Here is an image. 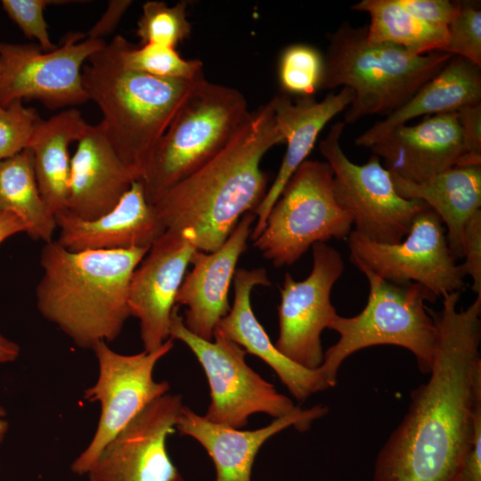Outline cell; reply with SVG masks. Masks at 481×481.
<instances>
[{"label": "cell", "instance_id": "19", "mask_svg": "<svg viewBox=\"0 0 481 481\" xmlns=\"http://www.w3.org/2000/svg\"><path fill=\"white\" fill-rule=\"evenodd\" d=\"M328 407L317 404L273 420L255 430H240L211 422L205 416L183 406L176 422L182 435L198 441L207 451L216 468L214 481H251L252 467L262 445L289 427L307 430L312 423L328 413Z\"/></svg>", "mask_w": 481, "mask_h": 481}, {"label": "cell", "instance_id": "31", "mask_svg": "<svg viewBox=\"0 0 481 481\" xmlns=\"http://www.w3.org/2000/svg\"><path fill=\"white\" fill-rule=\"evenodd\" d=\"M187 5V1H180L173 6L162 1L145 2L136 29L140 45L156 44L175 48L186 39L192 31Z\"/></svg>", "mask_w": 481, "mask_h": 481}, {"label": "cell", "instance_id": "5", "mask_svg": "<svg viewBox=\"0 0 481 481\" xmlns=\"http://www.w3.org/2000/svg\"><path fill=\"white\" fill-rule=\"evenodd\" d=\"M366 33L367 26L345 21L328 34L321 90L343 86L354 92L345 124L393 113L452 58L444 52L417 55L392 44L373 43Z\"/></svg>", "mask_w": 481, "mask_h": 481}, {"label": "cell", "instance_id": "7", "mask_svg": "<svg viewBox=\"0 0 481 481\" xmlns=\"http://www.w3.org/2000/svg\"><path fill=\"white\" fill-rule=\"evenodd\" d=\"M357 268L368 280V300L361 313L352 317L338 315L330 328L339 338L324 353L320 368L330 387L336 386L338 369L348 356L378 345L408 349L420 372L429 373L437 330L425 303L437 298L420 284L393 283L364 267Z\"/></svg>", "mask_w": 481, "mask_h": 481}, {"label": "cell", "instance_id": "23", "mask_svg": "<svg viewBox=\"0 0 481 481\" xmlns=\"http://www.w3.org/2000/svg\"><path fill=\"white\" fill-rule=\"evenodd\" d=\"M354 96L351 89L343 87L337 94H328L321 102H317L314 96L298 97L293 102L287 94L272 99L276 126L287 144V150L273 183L254 211L256 221L252 240L262 232L270 209L287 182L306 160L321 131L331 118L350 105Z\"/></svg>", "mask_w": 481, "mask_h": 481}, {"label": "cell", "instance_id": "1", "mask_svg": "<svg viewBox=\"0 0 481 481\" xmlns=\"http://www.w3.org/2000/svg\"><path fill=\"white\" fill-rule=\"evenodd\" d=\"M461 292L428 307L437 330L429 378L379 452L374 481H454L481 412V295L458 310Z\"/></svg>", "mask_w": 481, "mask_h": 481}, {"label": "cell", "instance_id": "40", "mask_svg": "<svg viewBox=\"0 0 481 481\" xmlns=\"http://www.w3.org/2000/svg\"><path fill=\"white\" fill-rule=\"evenodd\" d=\"M26 232V224L16 215L0 211V244L9 237Z\"/></svg>", "mask_w": 481, "mask_h": 481}, {"label": "cell", "instance_id": "2", "mask_svg": "<svg viewBox=\"0 0 481 481\" xmlns=\"http://www.w3.org/2000/svg\"><path fill=\"white\" fill-rule=\"evenodd\" d=\"M281 143L271 99L250 112L221 152L152 205L166 230L190 228L198 250L217 249L242 216L254 213L263 200L267 176L260 163L271 148Z\"/></svg>", "mask_w": 481, "mask_h": 481}, {"label": "cell", "instance_id": "30", "mask_svg": "<svg viewBox=\"0 0 481 481\" xmlns=\"http://www.w3.org/2000/svg\"><path fill=\"white\" fill-rule=\"evenodd\" d=\"M324 56L314 46L305 44L284 48L278 62V79L285 94L310 97L321 90Z\"/></svg>", "mask_w": 481, "mask_h": 481}, {"label": "cell", "instance_id": "25", "mask_svg": "<svg viewBox=\"0 0 481 481\" xmlns=\"http://www.w3.org/2000/svg\"><path fill=\"white\" fill-rule=\"evenodd\" d=\"M390 174L402 197L420 200L439 216L450 250L462 258L466 224L481 210V166L454 167L419 183Z\"/></svg>", "mask_w": 481, "mask_h": 481}, {"label": "cell", "instance_id": "36", "mask_svg": "<svg viewBox=\"0 0 481 481\" xmlns=\"http://www.w3.org/2000/svg\"><path fill=\"white\" fill-rule=\"evenodd\" d=\"M465 148L461 166H481V103L457 111Z\"/></svg>", "mask_w": 481, "mask_h": 481}, {"label": "cell", "instance_id": "29", "mask_svg": "<svg viewBox=\"0 0 481 481\" xmlns=\"http://www.w3.org/2000/svg\"><path fill=\"white\" fill-rule=\"evenodd\" d=\"M112 40L121 63L129 69L168 79L195 80L204 77L200 60L183 59L174 47L156 44L136 46L119 35Z\"/></svg>", "mask_w": 481, "mask_h": 481}, {"label": "cell", "instance_id": "16", "mask_svg": "<svg viewBox=\"0 0 481 481\" xmlns=\"http://www.w3.org/2000/svg\"><path fill=\"white\" fill-rule=\"evenodd\" d=\"M196 250L192 229H167L135 269L128 308L130 316L139 321L144 351H155L169 338L176 295Z\"/></svg>", "mask_w": 481, "mask_h": 481}, {"label": "cell", "instance_id": "26", "mask_svg": "<svg viewBox=\"0 0 481 481\" xmlns=\"http://www.w3.org/2000/svg\"><path fill=\"white\" fill-rule=\"evenodd\" d=\"M87 126L81 112L69 108L46 120L41 118L29 144L40 196L55 217L68 211L69 145L78 141Z\"/></svg>", "mask_w": 481, "mask_h": 481}, {"label": "cell", "instance_id": "35", "mask_svg": "<svg viewBox=\"0 0 481 481\" xmlns=\"http://www.w3.org/2000/svg\"><path fill=\"white\" fill-rule=\"evenodd\" d=\"M463 257L461 264L465 275L472 279V290L481 294V210L468 221L463 234Z\"/></svg>", "mask_w": 481, "mask_h": 481}, {"label": "cell", "instance_id": "24", "mask_svg": "<svg viewBox=\"0 0 481 481\" xmlns=\"http://www.w3.org/2000/svg\"><path fill=\"white\" fill-rule=\"evenodd\" d=\"M477 103H481V68L462 57L452 56L404 105L363 133L355 143L371 148L392 130L415 118L457 112Z\"/></svg>", "mask_w": 481, "mask_h": 481}, {"label": "cell", "instance_id": "14", "mask_svg": "<svg viewBox=\"0 0 481 481\" xmlns=\"http://www.w3.org/2000/svg\"><path fill=\"white\" fill-rule=\"evenodd\" d=\"M311 248L310 274L303 281H295L289 273L284 275L280 288V330L275 346L293 362L314 370L322 364L324 358L322 333L338 316L330 294L343 273L344 261L341 254L326 242Z\"/></svg>", "mask_w": 481, "mask_h": 481}, {"label": "cell", "instance_id": "34", "mask_svg": "<svg viewBox=\"0 0 481 481\" xmlns=\"http://www.w3.org/2000/svg\"><path fill=\"white\" fill-rule=\"evenodd\" d=\"M74 3L67 0H2L1 4L9 18L21 29L24 36L37 40V45L45 52L53 51L56 45L51 41L44 10L48 5Z\"/></svg>", "mask_w": 481, "mask_h": 481}, {"label": "cell", "instance_id": "13", "mask_svg": "<svg viewBox=\"0 0 481 481\" xmlns=\"http://www.w3.org/2000/svg\"><path fill=\"white\" fill-rule=\"evenodd\" d=\"M105 45L81 32L66 34L49 52L37 44L0 41V105L36 99L56 110L86 102L83 64Z\"/></svg>", "mask_w": 481, "mask_h": 481}, {"label": "cell", "instance_id": "15", "mask_svg": "<svg viewBox=\"0 0 481 481\" xmlns=\"http://www.w3.org/2000/svg\"><path fill=\"white\" fill-rule=\"evenodd\" d=\"M183 406L180 395L151 403L105 446L86 481H185L166 445Z\"/></svg>", "mask_w": 481, "mask_h": 481}, {"label": "cell", "instance_id": "11", "mask_svg": "<svg viewBox=\"0 0 481 481\" xmlns=\"http://www.w3.org/2000/svg\"><path fill=\"white\" fill-rule=\"evenodd\" d=\"M174 347L169 338L159 349L122 355L101 341L92 349L99 374L94 385L84 391L88 402H98L101 413L96 430L86 449L71 463V471L86 475L105 446L145 407L168 394L167 381H155L158 362Z\"/></svg>", "mask_w": 481, "mask_h": 481}, {"label": "cell", "instance_id": "27", "mask_svg": "<svg viewBox=\"0 0 481 481\" xmlns=\"http://www.w3.org/2000/svg\"><path fill=\"white\" fill-rule=\"evenodd\" d=\"M0 211L19 216L32 240L45 243L53 240L56 217L40 196L29 148L0 161Z\"/></svg>", "mask_w": 481, "mask_h": 481}, {"label": "cell", "instance_id": "43", "mask_svg": "<svg viewBox=\"0 0 481 481\" xmlns=\"http://www.w3.org/2000/svg\"><path fill=\"white\" fill-rule=\"evenodd\" d=\"M0 74H1V67H0Z\"/></svg>", "mask_w": 481, "mask_h": 481}, {"label": "cell", "instance_id": "4", "mask_svg": "<svg viewBox=\"0 0 481 481\" xmlns=\"http://www.w3.org/2000/svg\"><path fill=\"white\" fill-rule=\"evenodd\" d=\"M83 66L88 99L99 107L108 141L139 177L153 147L199 80L168 79L126 68L113 40Z\"/></svg>", "mask_w": 481, "mask_h": 481}, {"label": "cell", "instance_id": "18", "mask_svg": "<svg viewBox=\"0 0 481 481\" xmlns=\"http://www.w3.org/2000/svg\"><path fill=\"white\" fill-rule=\"evenodd\" d=\"M370 149L391 173L416 183L461 166L466 154L457 112L400 126Z\"/></svg>", "mask_w": 481, "mask_h": 481}, {"label": "cell", "instance_id": "21", "mask_svg": "<svg viewBox=\"0 0 481 481\" xmlns=\"http://www.w3.org/2000/svg\"><path fill=\"white\" fill-rule=\"evenodd\" d=\"M232 282L233 305L216 330L237 343L247 353L259 357L268 364L298 402H304L313 394L330 388L320 367L307 369L281 353L254 314L250 302L252 289L256 286L271 285L265 269L239 268Z\"/></svg>", "mask_w": 481, "mask_h": 481}, {"label": "cell", "instance_id": "3", "mask_svg": "<svg viewBox=\"0 0 481 481\" xmlns=\"http://www.w3.org/2000/svg\"><path fill=\"white\" fill-rule=\"evenodd\" d=\"M150 248L71 252L56 240L40 254L39 313L78 347L111 342L130 316L131 276Z\"/></svg>", "mask_w": 481, "mask_h": 481}, {"label": "cell", "instance_id": "6", "mask_svg": "<svg viewBox=\"0 0 481 481\" xmlns=\"http://www.w3.org/2000/svg\"><path fill=\"white\" fill-rule=\"evenodd\" d=\"M250 112L237 89L201 78L151 151L140 181L153 205L221 152Z\"/></svg>", "mask_w": 481, "mask_h": 481}, {"label": "cell", "instance_id": "38", "mask_svg": "<svg viewBox=\"0 0 481 481\" xmlns=\"http://www.w3.org/2000/svg\"><path fill=\"white\" fill-rule=\"evenodd\" d=\"M454 481H481V412L476 418L473 444Z\"/></svg>", "mask_w": 481, "mask_h": 481}, {"label": "cell", "instance_id": "17", "mask_svg": "<svg viewBox=\"0 0 481 481\" xmlns=\"http://www.w3.org/2000/svg\"><path fill=\"white\" fill-rule=\"evenodd\" d=\"M255 221L253 212L246 213L217 249H197L192 257V269L182 281L175 305L186 306L183 323L199 338L212 340L218 322L231 309L230 286Z\"/></svg>", "mask_w": 481, "mask_h": 481}, {"label": "cell", "instance_id": "20", "mask_svg": "<svg viewBox=\"0 0 481 481\" xmlns=\"http://www.w3.org/2000/svg\"><path fill=\"white\" fill-rule=\"evenodd\" d=\"M70 158L68 213L96 219L114 208L138 175L118 158L102 122L89 125Z\"/></svg>", "mask_w": 481, "mask_h": 481}, {"label": "cell", "instance_id": "22", "mask_svg": "<svg viewBox=\"0 0 481 481\" xmlns=\"http://www.w3.org/2000/svg\"><path fill=\"white\" fill-rule=\"evenodd\" d=\"M56 241L71 252L151 248L166 231L144 195L140 180L134 182L118 205L105 215L84 220L66 212L56 217Z\"/></svg>", "mask_w": 481, "mask_h": 481}, {"label": "cell", "instance_id": "9", "mask_svg": "<svg viewBox=\"0 0 481 481\" xmlns=\"http://www.w3.org/2000/svg\"><path fill=\"white\" fill-rule=\"evenodd\" d=\"M178 310L175 306L171 314L169 338L184 343L203 368L210 389L206 419L240 429L254 413L278 419L299 409L246 363L244 348L217 330L212 340L197 337L185 327Z\"/></svg>", "mask_w": 481, "mask_h": 481}, {"label": "cell", "instance_id": "42", "mask_svg": "<svg viewBox=\"0 0 481 481\" xmlns=\"http://www.w3.org/2000/svg\"><path fill=\"white\" fill-rule=\"evenodd\" d=\"M5 416H6L5 409L0 405V444L4 441L9 429V423L5 420Z\"/></svg>", "mask_w": 481, "mask_h": 481}, {"label": "cell", "instance_id": "33", "mask_svg": "<svg viewBox=\"0 0 481 481\" xmlns=\"http://www.w3.org/2000/svg\"><path fill=\"white\" fill-rule=\"evenodd\" d=\"M40 119L36 109L25 107L21 100L0 105V161L29 147Z\"/></svg>", "mask_w": 481, "mask_h": 481}, {"label": "cell", "instance_id": "12", "mask_svg": "<svg viewBox=\"0 0 481 481\" xmlns=\"http://www.w3.org/2000/svg\"><path fill=\"white\" fill-rule=\"evenodd\" d=\"M347 240L351 262L396 284L417 283L436 298L465 288L461 264L450 250L439 216L429 207L414 217L398 243H379L352 231Z\"/></svg>", "mask_w": 481, "mask_h": 481}, {"label": "cell", "instance_id": "10", "mask_svg": "<svg viewBox=\"0 0 481 481\" xmlns=\"http://www.w3.org/2000/svg\"><path fill=\"white\" fill-rule=\"evenodd\" d=\"M345 126L336 122L319 143L333 173L335 199L351 216L356 232L376 242L398 243L417 214L428 206L402 197L379 157L372 154L363 165L351 161L340 146Z\"/></svg>", "mask_w": 481, "mask_h": 481}, {"label": "cell", "instance_id": "37", "mask_svg": "<svg viewBox=\"0 0 481 481\" xmlns=\"http://www.w3.org/2000/svg\"><path fill=\"white\" fill-rule=\"evenodd\" d=\"M400 4L420 20L447 28L460 10V2L449 0H398Z\"/></svg>", "mask_w": 481, "mask_h": 481}, {"label": "cell", "instance_id": "39", "mask_svg": "<svg viewBox=\"0 0 481 481\" xmlns=\"http://www.w3.org/2000/svg\"><path fill=\"white\" fill-rule=\"evenodd\" d=\"M132 3L131 0L110 1L106 11L86 33V37L94 39H102V37L110 34L116 29Z\"/></svg>", "mask_w": 481, "mask_h": 481}, {"label": "cell", "instance_id": "28", "mask_svg": "<svg viewBox=\"0 0 481 481\" xmlns=\"http://www.w3.org/2000/svg\"><path fill=\"white\" fill-rule=\"evenodd\" d=\"M351 9L367 12V39L387 43L422 55L443 52L448 39L447 28L426 23L406 11L398 0H362Z\"/></svg>", "mask_w": 481, "mask_h": 481}, {"label": "cell", "instance_id": "8", "mask_svg": "<svg viewBox=\"0 0 481 481\" xmlns=\"http://www.w3.org/2000/svg\"><path fill=\"white\" fill-rule=\"evenodd\" d=\"M352 225L335 199L330 165L306 159L270 209L254 247L275 267L290 265L315 243L346 239Z\"/></svg>", "mask_w": 481, "mask_h": 481}, {"label": "cell", "instance_id": "41", "mask_svg": "<svg viewBox=\"0 0 481 481\" xmlns=\"http://www.w3.org/2000/svg\"><path fill=\"white\" fill-rule=\"evenodd\" d=\"M19 345L0 334V363L14 362L20 355Z\"/></svg>", "mask_w": 481, "mask_h": 481}, {"label": "cell", "instance_id": "32", "mask_svg": "<svg viewBox=\"0 0 481 481\" xmlns=\"http://www.w3.org/2000/svg\"><path fill=\"white\" fill-rule=\"evenodd\" d=\"M443 52L462 57L481 68V11L477 4L460 2V10L448 25Z\"/></svg>", "mask_w": 481, "mask_h": 481}]
</instances>
